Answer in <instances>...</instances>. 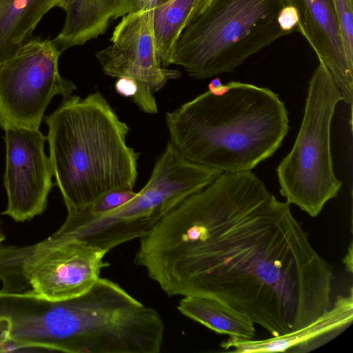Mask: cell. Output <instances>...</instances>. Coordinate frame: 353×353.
Masks as SVG:
<instances>
[{
    "label": "cell",
    "instance_id": "1",
    "mask_svg": "<svg viewBox=\"0 0 353 353\" xmlns=\"http://www.w3.org/2000/svg\"><path fill=\"white\" fill-rule=\"evenodd\" d=\"M134 261L168 296L218 299L272 337L332 304V266L251 170L223 172L183 199L140 239Z\"/></svg>",
    "mask_w": 353,
    "mask_h": 353
},
{
    "label": "cell",
    "instance_id": "2",
    "mask_svg": "<svg viewBox=\"0 0 353 353\" xmlns=\"http://www.w3.org/2000/svg\"><path fill=\"white\" fill-rule=\"evenodd\" d=\"M170 142L188 161L223 172L252 170L288 133V112L269 88L231 81L165 114Z\"/></svg>",
    "mask_w": 353,
    "mask_h": 353
},
{
    "label": "cell",
    "instance_id": "3",
    "mask_svg": "<svg viewBox=\"0 0 353 353\" xmlns=\"http://www.w3.org/2000/svg\"><path fill=\"white\" fill-rule=\"evenodd\" d=\"M44 120L53 176L68 214L108 192L133 190L139 153L128 145L130 128L100 92L70 96Z\"/></svg>",
    "mask_w": 353,
    "mask_h": 353
},
{
    "label": "cell",
    "instance_id": "4",
    "mask_svg": "<svg viewBox=\"0 0 353 353\" xmlns=\"http://www.w3.org/2000/svg\"><path fill=\"white\" fill-rule=\"evenodd\" d=\"M284 0H212L179 35L171 65L196 79L235 69L288 34L277 17Z\"/></svg>",
    "mask_w": 353,
    "mask_h": 353
},
{
    "label": "cell",
    "instance_id": "5",
    "mask_svg": "<svg viewBox=\"0 0 353 353\" xmlns=\"http://www.w3.org/2000/svg\"><path fill=\"white\" fill-rule=\"evenodd\" d=\"M222 171L185 159L169 141L144 187L129 202L106 214L83 221L65 219L56 231L106 252L148 235L156 224L188 196L204 188Z\"/></svg>",
    "mask_w": 353,
    "mask_h": 353
},
{
    "label": "cell",
    "instance_id": "6",
    "mask_svg": "<svg viewBox=\"0 0 353 353\" xmlns=\"http://www.w3.org/2000/svg\"><path fill=\"white\" fill-rule=\"evenodd\" d=\"M319 61L308 83L295 142L276 168L280 194L311 217L317 216L342 186L334 172L330 148L331 122L342 96L326 66Z\"/></svg>",
    "mask_w": 353,
    "mask_h": 353
},
{
    "label": "cell",
    "instance_id": "7",
    "mask_svg": "<svg viewBox=\"0 0 353 353\" xmlns=\"http://www.w3.org/2000/svg\"><path fill=\"white\" fill-rule=\"evenodd\" d=\"M105 251L54 232L27 246L0 243L1 292L61 301L87 292L109 265Z\"/></svg>",
    "mask_w": 353,
    "mask_h": 353
},
{
    "label": "cell",
    "instance_id": "8",
    "mask_svg": "<svg viewBox=\"0 0 353 353\" xmlns=\"http://www.w3.org/2000/svg\"><path fill=\"white\" fill-rule=\"evenodd\" d=\"M61 52L50 39L32 38L10 58L0 63V126L39 129L52 97L63 100L77 89L61 77Z\"/></svg>",
    "mask_w": 353,
    "mask_h": 353
},
{
    "label": "cell",
    "instance_id": "9",
    "mask_svg": "<svg viewBox=\"0 0 353 353\" xmlns=\"http://www.w3.org/2000/svg\"><path fill=\"white\" fill-rule=\"evenodd\" d=\"M152 10L140 9L122 17L110 41L112 44L96 54L103 72L114 78L135 81L133 102L145 113L158 112L154 93L181 72L163 67L153 30Z\"/></svg>",
    "mask_w": 353,
    "mask_h": 353
},
{
    "label": "cell",
    "instance_id": "10",
    "mask_svg": "<svg viewBox=\"0 0 353 353\" xmlns=\"http://www.w3.org/2000/svg\"><path fill=\"white\" fill-rule=\"evenodd\" d=\"M4 130L8 205L2 214L15 221H29L46 210L53 186L50 159L44 151L47 138L39 129L8 127Z\"/></svg>",
    "mask_w": 353,
    "mask_h": 353
},
{
    "label": "cell",
    "instance_id": "11",
    "mask_svg": "<svg viewBox=\"0 0 353 353\" xmlns=\"http://www.w3.org/2000/svg\"><path fill=\"white\" fill-rule=\"evenodd\" d=\"M296 8L299 32L330 72L342 101L353 102V66L345 57L332 0H284Z\"/></svg>",
    "mask_w": 353,
    "mask_h": 353
},
{
    "label": "cell",
    "instance_id": "12",
    "mask_svg": "<svg viewBox=\"0 0 353 353\" xmlns=\"http://www.w3.org/2000/svg\"><path fill=\"white\" fill-rule=\"evenodd\" d=\"M353 321V290L339 295L330 307L307 325L293 332L269 339L254 340L230 336L222 348L236 353H306L330 341Z\"/></svg>",
    "mask_w": 353,
    "mask_h": 353
},
{
    "label": "cell",
    "instance_id": "13",
    "mask_svg": "<svg viewBox=\"0 0 353 353\" xmlns=\"http://www.w3.org/2000/svg\"><path fill=\"white\" fill-rule=\"evenodd\" d=\"M111 0H0V63L14 55L32 39L44 15L60 7L72 13L91 14Z\"/></svg>",
    "mask_w": 353,
    "mask_h": 353
},
{
    "label": "cell",
    "instance_id": "14",
    "mask_svg": "<svg viewBox=\"0 0 353 353\" xmlns=\"http://www.w3.org/2000/svg\"><path fill=\"white\" fill-rule=\"evenodd\" d=\"M177 310L186 317L219 334L243 339L255 336L254 322L248 316L214 298L184 296Z\"/></svg>",
    "mask_w": 353,
    "mask_h": 353
},
{
    "label": "cell",
    "instance_id": "15",
    "mask_svg": "<svg viewBox=\"0 0 353 353\" xmlns=\"http://www.w3.org/2000/svg\"><path fill=\"white\" fill-rule=\"evenodd\" d=\"M212 1L168 0L153 8V30L163 67L171 65L172 53L183 30L203 13Z\"/></svg>",
    "mask_w": 353,
    "mask_h": 353
},
{
    "label": "cell",
    "instance_id": "16",
    "mask_svg": "<svg viewBox=\"0 0 353 353\" xmlns=\"http://www.w3.org/2000/svg\"><path fill=\"white\" fill-rule=\"evenodd\" d=\"M137 194L133 190H116L108 192L85 208L68 214L66 219L83 221L110 213L132 200Z\"/></svg>",
    "mask_w": 353,
    "mask_h": 353
},
{
    "label": "cell",
    "instance_id": "17",
    "mask_svg": "<svg viewBox=\"0 0 353 353\" xmlns=\"http://www.w3.org/2000/svg\"><path fill=\"white\" fill-rule=\"evenodd\" d=\"M343 50L353 66V0H332Z\"/></svg>",
    "mask_w": 353,
    "mask_h": 353
},
{
    "label": "cell",
    "instance_id": "18",
    "mask_svg": "<svg viewBox=\"0 0 353 353\" xmlns=\"http://www.w3.org/2000/svg\"><path fill=\"white\" fill-rule=\"evenodd\" d=\"M277 21L280 28L288 34L299 32V13L296 8L285 5L280 10Z\"/></svg>",
    "mask_w": 353,
    "mask_h": 353
},
{
    "label": "cell",
    "instance_id": "19",
    "mask_svg": "<svg viewBox=\"0 0 353 353\" xmlns=\"http://www.w3.org/2000/svg\"><path fill=\"white\" fill-rule=\"evenodd\" d=\"M114 88L116 92L124 97L133 99L137 92V85L135 81L128 77H120L117 80Z\"/></svg>",
    "mask_w": 353,
    "mask_h": 353
},
{
    "label": "cell",
    "instance_id": "20",
    "mask_svg": "<svg viewBox=\"0 0 353 353\" xmlns=\"http://www.w3.org/2000/svg\"><path fill=\"white\" fill-rule=\"evenodd\" d=\"M168 0H134L136 10L140 9H153Z\"/></svg>",
    "mask_w": 353,
    "mask_h": 353
},
{
    "label": "cell",
    "instance_id": "21",
    "mask_svg": "<svg viewBox=\"0 0 353 353\" xmlns=\"http://www.w3.org/2000/svg\"><path fill=\"white\" fill-rule=\"evenodd\" d=\"M352 249V243H351L347 249V252L343 260L346 271L350 273H352L353 270Z\"/></svg>",
    "mask_w": 353,
    "mask_h": 353
},
{
    "label": "cell",
    "instance_id": "22",
    "mask_svg": "<svg viewBox=\"0 0 353 353\" xmlns=\"http://www.w3.org/2000/svg\"><path fill=\"white\" fill-rule=\"evenodd\" d=\"M5 239V235L3 232L1 228V222H0V243H1Z\"/></svg>",
    "mask_w": 353,
    "mask_h": 353
}]
</instances>
